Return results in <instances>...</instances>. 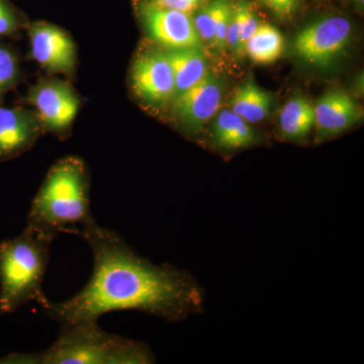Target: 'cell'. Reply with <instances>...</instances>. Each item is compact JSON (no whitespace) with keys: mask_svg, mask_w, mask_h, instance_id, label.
Returning <instances> with one entry per match:
<instances>
[{"mask_svg":"<svg viewBox=\"0 0 364 364\" xmlns=\"http://www.w3.org/2000/svg\"><path fill=\"white\" fill-rule=\"evenodd\" d=\"M234 2L232 0H226L218 18L217 31H215V40L214 50L218 52H223L226 50V36L228 23L230 16L233 11Z\"/></svg>","mask_w":364,"mask_h":364,"instance_id":"cell-22","label":"cell"},{"mask_svg":"<svg viewBox=\"0 0 364 364\" xmlns=\"http://www.w3.org/2000/svg\"><path fill=\"white\" fill-rule=\"evenodd\" d=\"M284 47V37L277 28L268 23H259L246 43L245 54L255 63L270 64L282 56Z\"/></svg>","mask_w":364,"mask_h":364,"instance_id":"cell-17","label":"cell"},{"mask_svg":"<svg viewBox=\"0 0 364 364\" xmlns=\"http://www.w3.org/2000/svg\"><path fill=\"white\" fill-rule=\"evenodd\" d=\"M30 23L25 11L18 9L11 0H0V40L18 37L21 31L26 30Z\"/></svg>","mask_w":364,"mask_h":364,"instance_id":"cell-20","label":"cell"},{"mask_svg":"<svg viewBox=\"0 0 364 364\" xmlns=\"http://www.w3.org/2000/svg\"><path fill=\"white\" fill-rule=\"evenodd\" d=\"M313 107L318 140L343 133L361 117L355 100L341 90L325 93Z\"/></svg>","mask_w":364,"mask_h":364,"instance_id":"cell-12","label":"cell"},{"mask_svg":"<svg viewBox=\"0 0 364 364\" xmlns=\"http://www.w3.org/2000/svg\"><path fill=\"white\" fill-rule=\"evenodd\" d=\"M23 77L25 74L18 51L13 46L0 40V105L7 93L16 90Z\"/></svg>","mask_w":364,"mask_h":364,"instance_id":"cell-18","label":"cell"},{"mask_svg":"<svg viewBox=\"0 0 364 364\" xmlns=\"http://www.w3.org/2000/svg\"><path fill=\"white\" fill-rule=\"evenodd\" d=\"M261 2L282 18L293 16L299 6V0H261Z\"/></svg>","mask_w":364,"mask_h":364,"instance_id":"cell-24","label":"cell"},{"mask_svg":"<svg viewBox=\"0 0 364 364\" xmlns=\"http://www.w3.org/2000/svg\"><path fill=\"white\" fill-rule=\"evenodd\" d=\"M353 1L355 2L356 6H358V7H361V9H363L364 0H353Z\"/></svg>","mask_w":364,"mask_h":364,"instance_id":"cell-25","label":"cell"},{"mask_svg":"<svg viewBox=\"0 0 364 364\" xmlns=\"http://www.w3.org/2000/svg\"><path fill=\"white\" fill-rule=\"evenodd\" d=\"M350 21L341 16H328L301 28L294 41V50L310 65L326 68L343 54L351 40Z\"/></svg>","mask_w":364,"mask_h":364,"instance_id":"cell-7","label":"cell"},{"mask_svg":"<svg viewBox=\"0 0 364 364\" xmlns=\"http://www.w3.org/2000/svg\"><path fill=\"white\" fill-rule=\"evenodd\" d=\"M224 88L222 81L212 72L202 81L177 95L167 111L177 128L193 136L219 112Z\"/></svg>","mask_w":364,"mask_h":364,"instance_id":"cell-9","label":"cell"},{"mask_svg":"<svg viewBox=\"0 0 364 364\" xmlns=\"http://www.w3.org/2000/svg\"><path fill=\"white\" fill-rule=\"evenodd\" d=\"M21 102L31 105L39 117L45 133L66 140L80 109L81 100L70 82L56 77H42Z\"/></svg>","mask_w":364,"mask_h":364,"instance_id":"cell-6","label":"cell"},{"mask_svg":"<svg viewBox=\"0 0 364 364\" xmlns=\"http://www.w3.org/2000/svg\"><path fill=\"white\" fill-rule=\"evenodd\" d=\"M129 86L134 97L145 107L155 111L168 109L176 97V81L161 46H148L136 52L129 72Z\"/></svg>","mask_w":364,"mask_h":364,"instance_id":"cell-5","label":"cell"},{"mask_svg":"<svg viewBox=\"0 0 364 364\" xmlns=\"http://www.w3.org/2000/svg\"><path fill=\"white\" fill-rule=\"evenodd\" d=\"M54 239L26 225L18 236L0 243V316L13 314L31 301L43 306L49 301L43 284Z\"/></svg>","mask_w":364,"mask_h":364,"instance_id":"cell-4","label":"cell"},{"mask_svg":"<svg viewBox=\"0 0 364 364\" xmlns=\"http://www.w3.org/2000/svg\"><path fill=\"white\" fill-rule=\"evenodd\" d=\"M226 0H208L191 14L196 32L202 41L214 49L218 18Z\"/></svg>","mask_w":364,"mask_h":364,"instance_id":"cell-19","label":"cell"},{"mask_svg":"<svg viewBox=\"0 0 364 364\" xmlns=\"http://www.w3.org/2000/svg\"><path fill=\"white\" fill-rule=\"evenodd\" d=\"M154 363L149 347L100 327L97 320H82L61 328L58 338L44 351L13 353L0 363L147 364Z\"/></svg>","mask_w":364,"mask_h":364,"instance_id":"cell-3","label":"cell"},{"mask_svg":"<svg viewBox=\"0 0 364 364\" xmlns=\"http://www.w3.org/2000/svg\"><path fill=\"white\" fill-rule=\"evenodd\" d=\"M30 38L31 58L49 74L72 76L77 68V48L68 33L45 21H31L26 28Z\"/></svg>","mask_w":364,"mask_h":364,"instance_id":"cell-10","label":"cell"},{"mask_svg":"<svg viewBox=\"0 0 364 364\" xmlns=\"http://www.w3.org/2000/svg\"><path fill=\"white\" fill-rule=\"evenodd\" d=\"M162 49L173 72L176 97L198 85L210 72L202 47H162Z\"/></svg>","mask_w":364,"mask_h":364,"instance_id":"cell-13","label":"cell"},{"mask_svg":"<svg viewBox=\"0 0 364 364\" xmlns=\"http://www.w3.org/2000/svg\"><path fill=\"white\" fill-rule=\"evenodd\" d=\"M272 102L269 93L261 90L253 81H246L235 91L231 111L249 124L259 123L269 114Z\"/></svg>","mask_w":364,"mask_h":364,"instance_id":"cell-15","label":"cell"},{"mask_svg":"<svg viewBox=\"0 0 364 364\" xmlns=\"http://www.w3.org/2000/svg\"><path fill=\"white\" fill-rule=\"evenodd\" d=\"M45 131L33 109L0 105V163L32 149Z\"/></svg>","mask_w":364,"mask_h":364,"instance_id":"cell-11","label":"cell"},{"mask_svg":"<svg viewBox=\"0 0 364 364\" xmlns=\"http://www.w3.org/2000/svg\"><path fill=\"white\" fill-rule=\"evenodd\" d=\"M158 6L193 14L208 0H148Z\"/></svg>","mask_w":364,"mask_h":364,"instance_id":"cell-23","label":"cell"},{"mask_svg":"<svg viewBox=\"0 0 364 364\" xmlns=\"http://www.w3.org/2000/svg\"><path fill=\"white\" fill-rule=\"evenodd\" d=\"M234 11L240 32L242 54H245V45L251 36L257 30L259 23L254 14L252 6L249 0H238L234 2Z\"/></svg>","mask_w":364,"mask_h":364,"instance_id":"cell-21","label":"cell"},{"mask_svg":"<svg viewBox=\"0 0 364 364\" xmlns=\"http://www.w3.org/2000/svg\"><path fill=\"white\" fill-rule=\"evenodd\" d=\"M210 141L218 149L237 151L256 145L259 138L245 119L231 109H224L213 124Z\"/></svg>","mask_w":364,"mask_h":364,"instance_id":"cell-14","label":"cell"},{"mask_svg":"<svg viewBox=\"0 0 364 364\" xmlns=\"http://www.w3.org/2000/svg\"><path fill=\"white\" fill-rule=\"evenodd\" d=\"M92 251L93 272L78 294L61 303L48 301L45 313L60 326L98 320L104 314L135 310L179 322L200 312L202 289L188 272L153 264L112 230L91 220L81 230Z\"/></svg>","mask_w":364,"mask_h":364,"instance_id":"cell-1","label":"cell"},{"mask_svg":"<svg viewBox=\"0 0 364 364\" xmlns=\"http://www.w3.org/2000/svg\"><path fill=\"white\" fill-rule=\"evenodd\" d=\"M134 13L144 32L164 48L202 47L191 14L164 9L148 0H133Z\"/></svg>","mask_w":364,"mask_h":364,"instance_id":"cell-8","label":"cell"},{"mask_svg":"<svg viewBox=\"0 0 364 364\" xmlns=\"http://www.w3.org/2000/svg\"><path fill=\"white\" fill-rule=\"evenodd\" d=\"M314 126V107L306 98H291L282 107L279 117L280 133L287 140H304Z\"/></svg>","mask_w":364,"mask_h":364,"instance_id":"cell-16","label":"cell"},{"mask_svg":"<svg viewBox=\"0 0 364 364\" xmlns=\"http://www.w3.org/2000/svg\"><path fill=\"white\" fill-rule=\"evenodd\" d=\"M90 176L85 160L61 158L52 165L33 198L26 225L56 238L77 235L91 220Z\"/></svg>","mask_w":364,"mask_h":364,"instance_id":"cell-2","label":"cell"}]
</instances>
